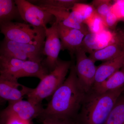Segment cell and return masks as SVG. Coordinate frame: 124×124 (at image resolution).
<instances>
[{
    "mask_svg": "<svg viewBox=\"0 0 124 124\" xmlns=\"http://www.w3.org/2000/svg\"><path fill=\"white\" fill-rule=\"evenodd\" d=\"M87 93L79 81L75 65L72 64L69 75L52 95L39 117L74 119L80 110Z\"/></svg>",
    "mask_w": 124,
    "mask_h": 124,
    "instance_id": "obj_1",
    "label": "cell"
},
{
    "mask_svg": "<svg viewBox=\"0 0 124 124\" xmlns=\"http://www.w3.org/2000/svg\"><path fill=\"white\" fill-rule=\"evenodd\" d=\"M124 86L103 93L91 89L86 94L81 108L79 124H104L120 96Z\"/></svg>",
    "mask_w": 124,
    "mask_h": 124,
    "instance_id": "obj_2",
    "label": "cell"
},
{
    "mask_svg": "<svg viewBox=\"0 0 124 124\" xmlns=\"http://www.w3.org/2000/svg\"><path fill=\"white\" fill-rule=\"evenodd\" d=\"M72 64V61L59 59L54 69L41 79L35 88H30L26 95L27 100L40 104L44 99L52 96L66 80Z\"/></svg>",
    "mask_w": 124,
    "mask_h": 124,
    "instance_id": "obj_3",
    "label": "cell"
},
{
    "mask_svg": "<svg viewBox=\"0 0 124 124\" xmlns=\"http://www.w3.org/2000/svg\"><path fill=\"white\" fill-rule=\"evenodd\" d=\"M49 73L42 63L0 55V76L7 79L18 81L21 78L35 77L40 80Z\"/></svg>",
    "mask_w": 124,
    "mask_h": 124,
    "instance_id": "obj_4",
    "label": "cell"
},
{
    "mask_svg": "<svg viewBox=\"0 0 124 124\" xmlns=\"http://www.w3.org/2000/svg\"><path fill=\"white\" fill-rule=\"evenodd\" d=\"M0 32L4 38L22 44H37L44 43L45 29L31 26L25 23L8 22L0 25Z\"/></svg>",
    "mask_w": 124,
    "mask_h": 124,
    "instance_id": "obj_5",
    "label": "cell"
},
{
    "mask_svg": "<svg viewBox=\"0 0 124 124\" xmlns=\"http://www.w3.org/2000/svg\"><path fill=\"white\" fill-rule=\"evenodd\" d=\"M44 43L37 44H22L4 38L0 40V55L42 63L44 60Z\"/></svg>",
    "mask_w": 124,
    "mask_h": 124,
    "instance_id": "obj_6",
    "label": "cell"
},
{
    "mask_svg": "<svg viewBox=\"0 0 124 124\" xmlns=\"http://www.w3.org/2000/svg\"><path fill=\"white\" fill-rule=\"evenodd\" d=\"M15 1L21 18L25 23L45 29L47 24H52L55 21L53 15L29 0H15Z\"/></svg>",
    "mask_w": 124,
    "mask_h": 124,
    "instance_id": "obj_7",
    "label": "cell"
},
{
    "mask_svg": "<svg viewBox=\"0 0 124 124\" xmlns=\"http://www.w3.org/2000/svg\"><path fill=\"white\" fill-rule=\"evenodd\" d=\"M58 23L56 21L51 26L45 28V39L43 54L46 57L42 63L49 72L55 68L59 59L58 56L61 50V42L57 28Z\"/></svg>",
    "mask_w": 124,
    "mask_h": 124,
    "instance_id": "obj_8",
    "label": "cell"
},
{
    "mask_svg": "<svg viewBox=\"0 0 124 124\" xmlns=\"http://www.w3.org/2000/svg\"><path fill=\"white\" fill-rule=\"evenodd\" d=\"M86 53L81 47L76 51L75 67L80 83L88 93L94 84L97 67L95 66V62L86 55Z\"/></svg>",
    "mask_w": 124,
    "mask_h": 124,
    "instance_id": "obj_9",
    "label": "cell"
},
{
    "mask_svg": "<svg viewBox=\"0 0 124 124\" xmlns=\"http://www.w3.org/2000/svg\"><path fill=\"white\" fill-rule=\"evenodd\" d=\"M44 108L41 104H36L23 99L9 102L8 106L1 111L2 115L13 116L25 121L31 122L42 115Z\"/></svg>",
    "mask_w": 124,
    "mask_h": 124,
    "instance_id": "obj_10",
    "label": "cell"
},
{
    "mask_svg": "<svg viewBox=\"0 0 124 124\" xmlns=\"http://www.w3.org/2000/svg\"><path fill=\"white\" fill-rule=\"evenodd\" d=\"M59 36L61 42V50H67L71 56L81 46L85 35L78 29L65 26L58 23Z\"/></svg>",
    "mask_w": 124,
    "mask_h": 124,
    "instance_id": "obj_11",
    "label": "cell"
},
{
    "mask_svg": "<svg viewBox=\"0 0 124 124\" xmlns=\"http://www.w3.org/2000/svg\"><path fill=\"white\" fill-rule=\"evenodd\" d=\"M119 39L117 32L107 29L98 34L90 33L86 35L81 47L86 53L90 54L114 43Z\"/></svg>",
    "mask_w": 124,
    "mask_h": 124,
    "instance_id": "obj_12",
    "label": "cell"
},
{
    "mask_svg": "<svg viewBox=\"0 0 124 124\" xmlns=\"http://www.w3.org/2000/svg\"><path fill=\"white\" fill-rule=\"evenodd\" d=\"M30 88L0 76V102L15 101L23 99L29 92Z\"/></svg>",
    "mask_w": 124,
    "mask_h": 124,
    "instance_id": "obj_13",
    "label": "cell"
},
{
    "mask_svg": "<svg viewBox=\"0 0 124 124\" xmlns=\"http://www.w3.org/2000/svg\"><path fill=\"white\" fill-rule=\"evenodd\" d=\"M42 8L53 15L55 18V21L58 23H61L65 26L80 30L85 36L90 33L86 25L77 22L69 10L54 7Z\"/></svg>",
    "mask_w": 124,
    "mask_h": 124,
    "instance_id": "obj_14",
    "label": "cell"
},
{
    "mask_svg": "<svg viewBox=\"0 0 124 124\" xmlns=\"http://www.w3.org/2000/svg\"><path fill=\"white\" fill-rule=\"evenodd\" d=\"M124 54V40L120 38L116 42L103 48L94 50L90 53L89 57L94 62H106Z\"/></svg>",
    "mask_w": 124,
    "mask_h": 124,
    "instance_id": "obj_15",
    "label": "cell"
},
{
    "mask_svg": "<svg viewBox=\"0 0 124 124\" xmlns=\"http://www.w3.org/2000/svg\"><path fill=\"white\" fill-rule=\"evenodd\" d=\"M124 65V54L115 59L104 62L100 64L97 68L94 84L105 80L119 70Z\"/></svg>",
    "mask_w": 124,
    "mask_h": 124,
    "instance_id": "obj_16",
    "label": "cell"
},
{
    "mask_svg": "<svg viewBox=\"0 0 124 124\" xmlns=\"http://www.w3.org/2000/svg\"><path fill=\"white\" fill-rule=\"evenodd\" d=\"M124 86V72L121 70L114 73L106 79L93 86V91L103 93L117 89Z\"/></svg>",
    "mask_w": 124,
    "mask_h": 124,
    "instance_id": "obj_17",
    "label": "cell"
},
{
    "mask_svg": "<svg viewBox=\"0 0 124 124\" xmlns=\"http://www.w3.org/2000/svg\"><path fill=\"white\" fill-rule=\"evenodd\" d=\"M16 20H22L15 0H0V25Z\"/></svg>",
    "mask_w": 124,
    "mask_h": 124,
    "instance_id": "obj_18",
    "label": "cell"
},
{
    "mask_svg": "<svg viewBox=\"0 0 124 124\" xmlns=\"http://www.w3.org/2000/svg\"><path fill=\"white\" fill-rule=\"evenodd\" d=\"M72 14L78 23L85 24L87 19L92 16L95 11L92 5L81 2L76 3L71 9Z\"/></svg>",
    "mask_w": 124,
    "mask_h": 124,
    "instance_id": "obj_19",
    "label": "cell"
},
{
    "mask_svg": "<svg viewBox=\"0 0 124 124\" xmlns=\"http://www.w3.org/2000/svg\"><path fill=\"white\" fill-rule=\"evenodd\" d=\"M104 124H124V94L117 99Z\"/></svg>",
    "mask_w": 124,
    "mask_h": 124,
    "instance_id": "obj_20",
    "label": "cell"
},
{
    "mask_svg": "<svg viewBox=\"0 0 124 124\" xmlns=\"http://www.w3.org/2000/svg\"><path fill=\"white\" fill-rule=\"evenodd\" d=\"M34 4L40 7H52L71 10L73 6L77 2H81L78 0H29Z\"/></svg>",
    "mask_w": 124,
    "mask_h": 124,
    "instance_id": "obj_21",
    "label": "cell"
},
{
    "mask_svg": "<svg viewBox=\"0 0 124 124\" xmlns=\"http://www.w3.org/2000/svg\"><path fill=\"white\" fill-rule=\"evenodd\" d=\"M90 33L98 34L107 29L103 19L95 12L85 23Z\"/></svg>",
    "mask_w": 124,
    "mask_h": 124,
    "instance_id": "obj_22",
    "label": "cell"
},
{
    "mask_svg": "<svg viewBox=\"0 0 124 124\" xmlns=\"http://www.w3.org/2000/svg\"><path fill=\"white\" fill-rule=\"evenodd\" d=\"M91 4L94 7L95 12L103 18L111 10L112 4L109 0H94Z\"/></svg>",
    "mask_w": 124,
    "mask_h": 124,
    "instance_id": "obj_23",
    "label": "cell"
},
{
    "mask_svg": "<svg viewBox=\"0 0 124 124\" xmlns=\"http://www.w3.org/2000/svg\"><path fill=\"white\" fill-rule=\"evenodd\" d=\"M42 124H79L73 119L46 117L40 118Z\"/></svg>",
    "mask_w": 124,
    "mask_h": 124,
    "instance_id": "obj_24",
    "label": "cell"
},
{
    "mask_svg": "<svg viewBox=\"0 0 124 124\" xmlns=\"http://www.w3.org/2000/svg\"><path fill=\"white\" fill-rule=\"evenodd\" d=\"M102 19L105 26L108 29H115L119 21L117 16L112 9Z\"/></svg>",
    "mask_w": 124,
    "mask_h": 124,
    "instance_id": "obj_25",
    "label": "cell"
},
{
    "mask_svg": "<svg viewBox=\"0 0 124 124\" xmlns=\"http://www.w3.org/2000/svg\"><path fill=\"white\" fill-rule=\"evenodd\" d=\"M1 114L4 124H31V122L23 120L14 116L2 115L1 112Z\"/></svg>",
    "mask_w": 124,
    "mask_h": 124,
    "instance_id": "obj_26",
    "label": "cell"
},
{
    "mask_svg": "<svg viewBox=\"0 0 124 124\" xmlns=\"http://www.w3.org/2000/svg\"><path fill=\"white\" fill-rule=\"evenodd\" d=\"M114 4L117 6L120 7H124V0H116L113 1Z\"/></svg>",
    "mask_w": 124,
    "mask_h": 124,
    "instance_id": "obj_27",
    "label": "cell"
},
{
    "mask_svg": "<svg viewBox=\"0 0 124 124\" xmlns=\"http://www.w3.org/2000/svg\"><path fill=\"white\" fill-rule=\"evenodd\" d=\"M121 38L124 40V29H122L118 31Z\"/></svg>",
    "mask_w": 124,
    "mask_h": 124,
    "instance_id": "obj_28",
    "label": "cell"
},
{
    "mask_svg": "<svg viewBox=\"0 0 124 124\" xmlns=\"http://www.w3.org/2000/svg\"><path fill=\"white\" fill-rule=\"evenodd\" d=\"M1 110H0V124H4L3 119L1 114Z\"/></svg>",
    "mask_w": 124,
    "mask_h": 124,
    "instance_id": "obj_29",
    "label": "cell"
},
{
    "mask_svg": "<svg viewBox=\"0 0 124 124\" xmlns=\"http://www.w3.org/2000/svg\"><path fill=\"white\" fill-rule=\"evenodd\" d=\"M122 70L123 71H124V66H123V67L122 68Z\"/></svg>",
    "mask_w": 124,
    "mask_h": 124,
    "instance_id": "obj_30",
    "label": "cell"
},
{
    "mask_svg": "<svg viewBox=\"0 0 124 124\" xmlns=\"http://www.w3.org/2000/svg\"><path fill=\"white\" fill-rule=\"evenodd\" d=\"M2 104V103L1 102H0V106Z\"/></svg>",
    "mask_w": 124,
    "mask_h": 124,
    "instance_id": "obj_31",
    "label": "cell"
},
{
    "mask_svg": "<svg viewBox=\"0 0 124 124\" xmlns=\"http://www.w3.org/2000/svg\"><path fill=\"white\" fill-rule=\"evenodd\" d=\"M123 21H124V20H123Z\"/></svg>",
    "mask_w": 124,
    "mask_h": 124,
    "instance_id": "obj_32",
    "label": "cell"
}]
</instances>
